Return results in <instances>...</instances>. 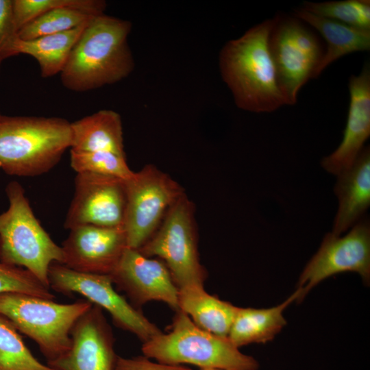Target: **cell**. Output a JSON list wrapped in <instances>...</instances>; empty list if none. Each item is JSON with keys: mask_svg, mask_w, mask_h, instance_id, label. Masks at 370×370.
I'll return each mask as SVG.
<instances>
[{"mask_svg": "<svg viewBox=\"0 0 370 370\" xmlns=\"http://www.w3.org/2000/svg\"><path fill=\"white\" fill-rule=\"evenodd\" d=\"M273 25V18L253 26L219 53L222 79L242 110L271 112L285 105L269 49Z\"/></svg>", "mask_w": 370, "mask_h": 370, "instance_id": "1", "label": "cell"}, {"mask_svg": "<svg viewBox=\"0 0 370 370\" xmlns=\"http://www.w3.org/2000/svg\"><path fill=\"white\" fill-rule=\"evenodd\" d=\"M132 24L105 13L86 26L60 73L62 85L75 92L116 83L134 70L127 42Z\"/></svg>", "mask_w": 370, "mask_h": 370, "instance_id": "2", "label": "cell"}, {"mask_svg": "<svg viewBox=\"0 0 370 370\" xmlns=\"http://www.w3.org/2000/svg\"><path fill=\"white\" fill-rule=\"evenodd\" d=\"M71 123L59 117L0 116V169L10 175L49 172L71 148Z\"/></svg>", "mask_w": 370, "mask_h": 370, "instance_id": "3", "label": "cell"}, {"mask_svg": "<svg viewBox=\"0 0 370 370\" xmlns=\"http://www.w3.org/2000/svg\"><path fill=\"white\" fill-rule=\"evenodd\" d=\"M143 356L173 365L189 364L201 369L257 370L258 362L240 352L227 337L198 327L181 310L176 311L169 332H161L142 345Z\"/></svg>", "mask_w": 370, "mask_h": 370, "instance_id": "4", "label": "cell"}, {"mask_svg": "<svg viewBox=\"0 0 370 370\" xmlns=\"http://www.w3.org/2000/svg\"><path fill=\"white\" fill-rule=\"evenodd\" d=\"M5 193L9 207L0 214V261L26 269L50 288L49 269L53 262L63 264L62 247L40 225L21 184L9 182Z\"/></svg>", "mask_w": 370, "mask_h": 370, "instance_id": "5", "label": "cell"}, {"mask_svg": "<svg viewBox=\"0 0 370 370\" xmlns=\"http://www.w3.org/2000/svg\"><path fill=\"white\" fill-rule=\"evenodd\" d=\"M92 306L86 299L65 304L21 293L0 294V314L38 345L47 363L69 349L73 327Z\"/></svg>", "mask_w": 370, "mask_h": 370, "instance_id": "6", "label": "cell"}, {"mask_svg": "<svg viewBox=\"0 0 370 370\" xmlns=\"http://www.w3.org/2000/svg\"><path fill=\"white\" fill-rule=\"evenodd\" d=\"M138 250L147 257L162 259L178 288L204 286L207 273L199 258L194 205L185 193L169 208L156 232Z\"/></svg>", "mask_w": 370, "mask_h": 370, "instance_id": "7", "label": "cell"}, {"mask_svg": "<svg viewBox=\"0 0 370 370\" xmlns=\"http://www.w3.org/2000/svg\"><path fill=\"white\" fill-rule=\"evenodd\" d=\"M269 45L285 105H294L322 59L321 45L301 20L286 14L273 17Z\"/></svg>", "mask_w": 370, "mask_h": 370, "instance_id": "8", "label": "cell"}, {"mask_svg": "<svg viewBox=\"0 0 370 370\" xmlns=\"http://www.w3.org/2000/svg\"><path fill=\"white\" fill-rule=\"evenodd\" d=\"M123 227L128 247L140 249L156 232L164 215L185 192L168 174L152 164L125 180Z\"/></svg>", "mask_w": 370, "mask_h": 370, "instance_id": "9", "label": "cell"}, {"mask_svg": "<svg viewBox=\"0 0 370 370\" xmlns=\"http://www.w3.org/2000/svg\"><path fill=\"white\" fill-rule=\"evenodd\" d=\"M49 287L55 291L77 293L92 304L108 312L114 324L145 343L160 334V330L130 304L113 287L110 275L81 273L58 262L49 269Z\"/></svg>", "mask_w": 370, "mask_h": 370, "instance_id": "10", "label": "cell"}, {"mask_svg": "<svg viewBox=\"0 0 370 370\" xmlns=\"http://www.w3.org/2000/svg\"><path fill=\"white\" fill-rule=\"evenodd\" d=\"M347 271L358 273L366 284H369L370 225L367 217L361 218L343 236L332 232L325 236L299 278L297 289L300 294L297 301H301L321 281Z\"/></svg>", "mask_w": 370, "mask_h": 370, "instance_id": "11", "label": "cell"}, {"mask_svg": "<svg viewBox=\"0 0 370 370\" xmlns=\"http://www.w3.org/2000/svg\"><path fill=\"white\" fill-rule=\"evenodd\" d=\"M126 204L125 180L92 173H77L64 227L92 225L123 227Z\"/></svg>", "mask_w": 370, "mask_h": 370, "instance_id": "12", "label": "cell"}, {"mask_svg": "<svg viewBox=\"0 0 370 370\" xmlns=\"http://www.w3.org/2000/svg\"><path fill=\"white\" fill-rule=\"evenodd\" d=\"M110 276L113 284L125 292L133 305L160 301L179 310L178 288L163 261L127 247Z\"/></svg>", "mask_w": 370, "mask_h": 370, "instance_id": "13", "label": "cell"}, {"mask_svg": "<svg viewBox=\"0 0 370 370\" xmlns=\"http://www.w3.org/2000/svg\"><path fill=\"white\" fill-rule=\"evenodd\" d=\"M69 349L48 362L56 370H115L114 338L102 309L94 304L76 321Z\"/></svg>", "mask_w": 370, "mask_h": 370, "instance_id": "14", "label": "cell"}, {"mask_svg": "<svg viewBox=\"0 0 370 370\" xmlns=\"http://www.w3.org/2000/svg\"><path fill=\"white\" fill-rule=\"evenodd\" d=\"M69 231L61 246L63 264L78 272L110 275L127 247L123 227L84 225Z\"/></svg>", "mask_w": 370, "mask_h": 370, "instance_id": "15", "label": "cell"}, {"mask_svg": "<svg viewBox=\"0 0 370 370\" xmlns=\"http://www.w3.org/2000/svg\"><path fill=\"white\" fill-rule=\"evenodd\" d=\"M349 105L343 138L336 149L323 158L328 173L338 175L349 169L370 136V66L365 63L360 73L352 75L348 84Z\"/></svg>", "mask_w": 370, "mask_h": 370, "instance_id": "16", "label": "cell"}, {"mask_svg": "<svg viewBox=\"0 0 370 370\" xmlns=\"http://www.w3.org/2000/svg\"><path fill=\"white\" fill-rule=\"evenodd\" d=\"M338 208L332 233L341 236L357 223L370 205V149L365 147L347 171L337 175Z\"/></svg>", "mask_w": 370, "mask_h": 370, "instance_id": "17", "label": "cell"}, {"mask_svg": "<svg viewBox=\"0 0 370 370\" xmlns=\"http://www.w3.org/2000/svg\"><path fill=\"white\" fill-rule=\"evenodd\" d=\"M293 16L317 29L327 43L313 78H317L326 67L344 56L370 50V30L356 28L301 8L295 10Z\"/></svg>", "mask_w": 370, "mask_h": 370, "instance_id": "18", "label": "cell"}, {"mask_svg": "<svg viewBox=\"0 0 370 370\" xmlns=\"http://www.w3.org/2000/svg\"><path fill=\"white\" fill-rule=\"evenodd\" d=\"M71 150L110 151L125 156L119 114L102 110L71 123Z\"/></svg>", "mask_w": 370, "mask_h": 370, "instance_id": "19", "label": "cell"}, {"mask_svg": "<svg viewBox=\"0 0 370 370\" xmlns=\"http://www.w3.org/2000/svg\"><path fill=\"white\" fill-rule=\"evenodd\" d=\"M299 294V290L296 289L282 303L269 308L238 307L228 339L238 348L273 340L286 324L284 310L298 299Z\"/></svg>", "mask_w": 370, "mask_h": 370, "instance_id": "20", "label": "cell"}, {"mask_svg": "<svg viewBox=\"0 0 370 370\" xmlns=\"http://www.w3.org/2000/svg\"><path fill=\"white\" fill-rule=\"evenodd\" d=\"M178 306L198 327L223 337H227L238 308L208 293L201 285L178 288Z\"/></svg>", "mask_w": 370, "mask_h": 370, "instance_id": "21", "label": "cell"}, {"mask_svg": "<svg viewBox=\"0 0 370 370\" xmlns=\"http://www.w3.org/2000/svg\"><path fill=\"white\" fill-rule=\"evenodd\" d=\"M90 21L67 32L32 40H23L17 36L10 48L9 57L21 53L32 56L38 63L42 77L60 74L74 45Z\"/></svg>", "mask_w": 370, "mask_h": 370, "instance_id": "22", "label": "cell"}, {"mask_svg": "<svg viewBox=\"0 0 370 370\" xmlns=\"http://www.w3.org/2000/svg\"><path fill=\"white\" fill-rule=\"evenodd\" d=\"M0 370H56L38 360L13 324L0 314Z\"/></svg>", "mask_w": 370, "mask_h": 370, "instance_id": "23", "label": "cell"}, {"mask_svg": "<svg viewBox=\"0 0 370 370\" xmlns=\"http://www.w3.org/2000/svg\"><path fill=\"white\" fill-rule=\"evenodd\" d=\"M95 16L97 15L71 8L55 9L25 25L18 31L17 36L23 40H29L67 32L88 23Z\"/></svg>", "mask_w": 370, "mask_h": 370, "instance_id": "24", "label": "cell"}, {"mask_svg": "<svg viewBox=\"0 0 370 370\" xmlns=\"http://www.w3.org/2000/svg\"><path fill=\"white\" fill-rule=\"evenodd\" d=\"M106 5L102 0H12V14L18 32L34 18L55 9L71 8L99 15L104 13Z\"/></svg>", "mask_w": 370, "mask_h": 370, "instance_id": "25", "label": "cell"}, {"mask_svg": "<svg viewBox=\"0 0 370 370\" xmlns=\"http://www.w3.org/2000/svg\"><path fill=\"white\" fill-rule=\"evenodd\" d=\"M301 9L356 28L370 30L369 0L304 1Z\"/></svg>", "mask_w": 370, "mask_h": 370, "instance_id": "26", "label": "cell"}, {"mask_svg": "<svg viewBox=\"0 0 370 370\" xmlns=\"http://www.w3.org/2000/svg\"><path fill=\"white\" fill-rule=\"evenodd\" d=\"M71 166L77 173H92L122 180H127L134 174L127 165L125 156L110 151L71 150Z\"/></svg>", "mask_w": 370, "mask_h": 370, "instance_id": "27", "label": "cell"}, {"mask_svg": "<svg viewBox=\"0 0 370 370\" xmlns=\"http://www.w3.org/2000/svg\"><path fill=\"white\" fill-rule=\"evenodd\" d=\"M14 292L49 299L56 297L32 273L25 268L0 261V294Z\"/></svg>", "mask_w": 370, "mask_h": 370, "instance_id": "28", "label": "cell"}, {"mask_svg": "<svg viewBox=\"0 0 370 370\" xmlns=\"http://www.w3.org/2000/svg\"><path fill=\"white\" fill-rule=\"evenodd\" d=\"M13 14L12 0H0V61L10 58V48L17 38Z\"/></svg>", "mask_w": 370, "mask_h": 370, "instance_id": "29", "label": "cell"}, {"mask_svg": "<svg viewBox=\"0 0 370 370\" xmlns=\"http://www.w3.org/2000/svg\"><path fill=\"white\" fill-rule=\"evenodd\" d=\"M115 370H191L182 365H173L152 361L151 359L139 356L132 358L117 357Z\"/></svg>", "mask_w": 370, "mask_h": 370, "instance_id": "30", "label": "cell"}, {"mask_svg": "<svg viewBox=\"0 0 370 370\" xmlns=\"http://www.w3.org/2000/svg\"><path fill=\"white\" fill-rule=\"evenodd\" d=\"M200 370H223V369H215V368H206V369H201Z\"/></svg>", "mask_w": 370, "mask_h": 370, "instance_id": "31", "label": "cell"}, {"mask_svg": "<svg viewBox=\"0 0 370 370\" xmlns=\"http://www.w3.org/2000/svg\"><path fill=\"white\" fill-rule=\"evenodd\" d=\"M1 61H0V65H1ZM1 113H0V116H1Z\"/></svg>", "mask_w": 370, "mask_h": 370, "instance_id": "32", "label": "cell"}]
</instances>
